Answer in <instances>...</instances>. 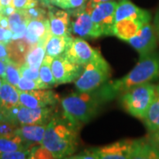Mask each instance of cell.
<instances>
[{"mask_svg": "<svg viewBox=\"0 0 159 159\" xmlns=\"http://www.w3.org/2000/svg\"><path fill=\"white\" fill-rule=\"evenodd\" d=\"M158 79L159 52L153 51L146 56L140 57L136 66L121 79L105 82L97 90L102 100L107 102L134 87Z\"/></svg>", "mask_w": 159, "mask_h": 159, "instance_id": "cell-1", "label": "cell"}, {"mask_svg": "<svg viewBox=\"0 0 159 159\" xmlns=\"http://www.w3.org/2000/svg\"><path fill=\"white\" fill-rule=\"evenodd\" d=\"M78 126L64 115L54 114L46 125L42 145L45 147L54 158L70 157L78 146Z\"/></svg>", "mask_w": 159, "mask_h": 159, "instance_id": "cell-2", "label": "cell"}, {"mask_svg": "<svg viewBox=\"0 0 159 159\" xmlns=\"http://www.w3.org/2000/svg\"><path fill=\"white\" fill-rule=\"evenodd\" d=\"M104 101L97 89L72 93L61 100L63 115L75 125L89 122L97 113Z\"/></svg>", "mask_w": 159, "mask_h": 159, "instance_id": "cell-3", "label": "cell"}, {"mask_svg": "<svg viewBox=\"0 0 159 159\" xmlns=\"http://www.w3.org/2000/svg\"><path fill=\"white\" fill-rule=\"evenodd\" d=\"M156 85L144 83L134 87L121 95V102L128 113L139 119H145L155 96Z\"/></svg>", "mask_w": 159, "mask_h": 159, "instance_id": "cell-4", "label": "cell"}, {"mask_svg": "<svg viewBox=\"0 0 159 159\" xmlns=\"http://www.w3.org/2000/svg\"><path fill=\"white\" fill-rule=\"evenodd\" d=\"M111 77V67L100 54L97 58L84 66L82 74L75 80L78 92H89L102 86Z\"/></svg>", "mask_w": 159, "mask_h": 159, "instance_id": "cell-5", "label": "cell"}, {"mask_svg": "<svg viewBox=\"0 0 159 159\" xmlns=\"http://www.w3.org/2000/svg\"><path fill=\"white\" fill-rule=\"evenodd\" d=\"M54 114V106L29 108L19 104L17 107L3 115L18 125H47Z\"/></svg>", "mask_w": 159, "mask_h": 159, "instance_id": "cell-6", "label": "cell"}, {"mask_svg": "<svg viewBox=\"0 0 159 159\" xmlns=\"http://www.w3.org/2000/svg\"><path fill=\"white\" fill-rule=\"evenodd\" d=\"M117 6L118 2L109 1L86 9L102 35H113L112 30L115 24V11Z\"/></svg>", "mask_w": 159, "mask_h": 159, "instance_id": "cell-7", "label": "cell"}, {"mask_svg": "<svg viewBox=\"0 0 159 159\" xmlns=\"http://www.w3.org/2000/svg\"><path fill=\"white\" fill-rule=\"evenodd\" d=\"M84 66L74 62L65 54L52 57L51 70L57 85L75 81L80 76Z\"/></svg>", "mask_w": 159, "mask_h": 159, "instance_id": "cell-8", "label": "cell"}, {"mask_svg": "<svg viewBox=\"0 0 159 159\" xmlns=\"http://www.w3.org/2000/svg\"><path fill=\"white\" fill-rule=\"evenodd\" d=\"M157 41V36L154 25L148 22L145 24L135 35L128 40L127 43L139 53L140 57H143L155 51Z\"/></svg>", "mask_w": 159, "mask_h": 159, "instance_id": "cell-9", "label": "cell"}, {"mask_svg": "<svg viewBox=\"0 0 159 159\" xmlns=\"http://www.w3.org/2000/svg\"><path fill=\"white\" fill-rule=\"evenodd\" d=\"M20 103L29 108H40L54 106L58 101V97L52 90L34 89L29 91L19 90Z\"/></svg>", "mask_w": 159, "mask_h": 159, "instance_id": "cell-10", "label": "cell"}, {"mask_svg": "<svg viewBox=\"0 0 159 159\" xmlns=\"http://www.w3.org/2000/svg\"><path fill=\"white\" fill-rule=\"evenodd\" d=\"M71 31L80 37L97 38L102 36L100 31L93 22L90 14L86 11L85 8H82V6L74 12V19L71 20Z\"/></svg>", "mask_w": 159, "mask_h": 159, "instance_id": "cell-11", "label": "cell"}, {"mask_svg": "<svg viewBox=\"0 0 159 159\" xmlns=\"http://www.w3.org/2000/svg\"><path fill=\"white\" fill-rule=\"evenodd\" d=\"M101 53L94 48H92L85 40L82 38H73L65 55L73 60L74 62L85 66L95 58H97Z\"/></svg>", "mask_w": 159, "mask_h": 159, "instance_id": "cell-12", "label": "cell"}, {"mask_svg": "<svg viewBox=\"0 0 159 159\" xmlns=\"http://www.w3.org/2000/svg\"><path fill=\"white\" fill-rule=\"evenodd\" d=\"M134 145V140H123L95 149L98 159H129L133 156Z\"/></svg>", "mask_w": 159, "mask_h": 159, "instance_id": "cell-13", "label": "cell"}, {"mask_svg": "<svg viewBox=\"0 0 159 159\" xmlns=\"http://www.w3.org/2000/svg\"><path fill=\"white\" fill-rule=\"evenodd\" d=\"M51 35L49 19H33L27 26L24 38L31 45L45 44Z\"/></svg>", "mask_w": 159, "mask_h": 159, "instance_id": "cell-14", "label": "cell"}, {"mask_svg": "<svg viewBox=\"0 0 159 159\" xmlns=\"http://www.w3.org/2000/svg\"><path fill=\"white\" fill-rule=\"evenodd\" d=\"M125 19L140 20L148 23L150 22L151 15L149 11L138 7L134 4H133L130 0H121L118 3L116 8L115 22Z\"/></svg>", "mask_w": 159, "mask_h": 159, "instance_id": "cell-15", "label": "cell"}, {"mask_svg": "<svg viewBox=\"0 0 159 159\" xmlns=\"http://www.w3.org/2000/svg\"><path fill=\"white\" fill-rule=\"evenodd\" d=\"M52 35H71V17L67 11L51 9L48 13Z\"/></svg>", "mask_w": 159, "mask_h": 159, "instance_id": "cell-16", "label": "cell"}, {"mask_svg": "<svg viewBox=\"0 0 159 159\" xmlns=\"http://www.w3.org/2000/svg\"><path fill=\"white\" fill-rule=\"evenodd\" d=\"M47 125H22L17 129V134L28 148L35 144H42Z\"/></svg>", "mask_w": 159, "mask_h": 159, "instance_id": "cell-17", "label": "cell"}, {"mask_svg": "<svg viewBox=\"0 0 159 159\" xmlns=\"http://www.w3.org/2000/svg\"><path fill=\"white\" fill-rule=\"evenodd\" d=\"M19 104L20 103L18 89L4 80L0 88V111L6 114Z\"/></svg>", "mask_w": 159, "mask_h": 159, "instance_id": "cell-18", "label": "cell"}, {"mask_svg": "<svg viewBox=\"0 0 159 159\" xmlns=\"http://www.w3.org/2000/svg\"><path fill=\"white\" fill-rule=\"evenodd\" d=\"M145 24H147V22L134 19H125L119 20L114 24L112 30L113 35L127 42L134 35H135Z\"/></svg>", "mask_w": 159, "mask_h": 159, "instance_id": "cell-19", "label": "cell"}, {"mask_svg": "<svg viewBox=\"0 0 159 159\" xmlns=\"http://www.w3.org/2000/svg\"><path fill=\"white\" fill-rule=\"evenodd\" d=\"M8 19V29L12 33V40L21 39L24 37L29 22L31 20L26 10H15Z\"/></svg>", "mask_w": 159, "mask_h": 159, "instance_id": "cell-20", "label": "cell"}, {"mask_svg": "<svg viewBox=\"0 0 159 159\" xmlns=\"http://www.w3.org/2000/svg\"><path fill=\"white\" fill-rule=\"evenodd\" d=\"M72 40L73 37L71 35L51 34L45 43L46 55L51 57H55L65 54Z\"/></svg>", "mask_w": 159, "mask_h": 159, "instance_id": "cell-21", "label": "cell"}, {"mask_svg": "<svg viewBox=\"0 0 159 159\" xmlns=\"http://www.w3.org/2000/svg\"><path fill=\"white\" fill-rule=\"evenodd\" d=\"M143 121L148 132L159 129V84L156 86L155 96Z\"/></svg>", "mask_w": 159, "mask_h": 159, "instance_id": "cell-22", "label": "cell"}, {"mask_svg": "<svg viewBox=\"0 0 159 159\" xmlns=\"http://www.w3.org/2000/svg\"><path fill=\"white\" fill-rule=\"evenodd\" d=\"M132 158L158 159L159 154L152 148V146L148 142L147 138H143L140 140H134V152Z\"/></svg>", "mask_w": 159, "mask_h": 159, "instance_id": "cell-23", "label": "cell"}, {"mask_svg": "<svg viewBox=\"0 0 159 159\" xmlns=\"http://www.w3.org/2000/svg\"><path fill=\"white\" fill-rule=\"evenodd\" d=\"M45 44L39 43L33 45L26 56L25 64L32 68L39 70L40 66L45 57Z\"/></svg>", "mask_w": 159, "mask_h": 159, "instance_id": "cell-24", "label": "cell"}, {"mask_svg": "<svg viewBox=\"0 0 159 159\" xmlns=\"http://www.w3.org/2000/svg\"><path fill=\"white\" fill-rule=\"evenodd\" d=\"M29 148L26 144L23 142L21 138L16 135L11 138L7 137H0V153H5L9 151L21 150Z\"/></svg>", "mask_w": 159, "mask_h": 159, "instance_id": "cell-25", "label": "cell"}, {"mask_svg": "<svg viewBox=\"0 0 159 159\" xmlns=\"http://www.w3.org/2000/svg\"><path fill=\"white\" fill-rule=\"evenodd\" d=\"M51 59L52 57L45 55V57L39 68L40 80L50 88L57 85L56 80L54 78V75L51 70Z\"/></svg>", "mask_w": 159, "mask_h": 159, "instance_id": "cell-26", "label": "cell"}, {"mask_svg": "<svg viewBox=\"0 0 159 159\" xmlns=\"http://www.w3.org/2000/svg\"><path fill=\"white\" fill-rule=\"evenodd\" d=\"M6 77L5 80H6L8 83L11 85L17 87L20 80L21 78V74L20 71V65L11 60L10 58L6 59Z\"/></svg>", "mask_w": 159, "mask_h": 159, "instance_id": "cell-27", "label": "cell"}, {"mask_svg": "<svg viewBox=\"0 0 159 159\" xmlns=\"http://www.w3.org/2000/svg\"><path fill=\"white\" fill-rule=\"evenodd\" d=\"M18 90L20 91H29L34 89H50V87L43 83L41 80H30L21 77L17 87Z\"/></svg>", "mask_w": 159, "mask_h": 159, "instance_id": "cell-28", "label": "cell"}, {"mask_svg": "<svg viewBox=\"0 0 159 159\" xmlns=\"http://www.w3.org/2000/svg\"><path fill=\"white\" fill-rule=\"evenodd\" d=\"M19 126L20 125L3 115V117L0 119V137L11 138L16 136Z\"/></svg>", "mask_w": 159, "mask_h": 159, "instance_id": "cell-29", "label": "cell"}, {"mask_svg": "<svg viewBox=\"0 0 159 159\" xmlns=\"http://www.w3.org/2000/svg\"><path fill=\"white\" fill-rule=\"evenodd\" d=\"M86 0H51V4L62 9H78L83 6Z\"/></svg>", "mask_w": 159, "mask_h": 159, "instance_id": "cell-30", "label": "cell"}, {"mask_svg": "<svg viewBox=\"0 0 159 159\" xmlns=\"http://www.w3.org/2000/svg\"><path fill=\"white\" fill-rule=\"evenodd\" d=\"M31 158V148L21 150L0 153V159H26Z\"/></svg>", "mask_w": 159, "mask_h": 159, "instance_id": "cell-31", "label": "cell"}, {"mask_svg": "<svg viewBox=\"0 0 159 159\" xmlns=\"http://www.w3.org/2000/svg\"><path fill=\"white\" fill-rule=\"evenodd\" d=\"M31 158H54L52 154L42 144L31 147Z\"/></svg>", "mask_w": 159, "mask_h": 159, "instance_id": "cell-32", "label": "cell"}, {"mask_svg": "<svg viewBox=\"0 0 159 159\" xmlns=\"http://www.w3.org/2000/svg\"><path fill=\"white\" fill-rule=\"evenodd\" d=\"M20 74L21 77L27 78V79L30 80H39V70L38 69L32 68L29 66L28 65H26L25 63L22 64L20 67Z\"/></svg>", "mask_w": 159, "mask_h": 159, "instance_id": "cell-33", "label": "cell"}, {"mask_svg": "<svg viewBox=\"0 0 159 159\" xmlns=\"http://www.w3.org/2000/svg\"><path fill=\"white\" fill-rule=\"evenodd\" d=\"M38 5V0H12L11 6L15 10H27Z\"/></svg>", "mask_w": 159, "mask_h": 159, "instance_id": "cell-34", "label": "cell"}, {"mask_svg": "<svg viewBox=\"0 0 159 159\" xmlns=\"http://www.w3.org/2000/svg\"><path fill=\"white\" fill-rule=\"evenodd\" d=\"M146 138L152 148L159 154V129L153 132H148V135Z\"/></svg>", "mask_w": 159, "mask_h": 159, "instance_id": "cell-35", "label": "cell"}, {"mask_svg": "<svg viewBox=\"0 0 159 159\" xmlns=\"http://www.w3.org/2000/svg\"><path fill=\"white\" fill-rule=\"evenodd\" d=\"M70 158L76 159H98L97 158L96 149L95 148H89L85 149L79 154L75 155L74 157H70Z\"/></svg>", "mask_w": 159, "mask_h": 159, "instance_id": "cell-36", "label": "cell"}, {"mask_svg": "<svg viewBox=\"0 0 159 159\" xmlns=\"http://www.w3.org/2000/svg\"><path fill=\"white\" fill-rule=\"evenodd\" d=\"M12 41V33L9 29L0 26V42L8 43Z\"/></svg>", "mask_w": 159, "mask_h": 159, "instance_id": "cell-37", "label": "cell"}, {"mask_svg": "<svg viewBox=\"0 0 159 159\" xmlns=\"http://www.w3.org/2000/svg\"><path fill=\"white\" fill-rule=\"evenodd\" d=\"M8 57V49L7 44L0 42V59H7Z\"/></svg>", "mask_w": 159, "mask_h": 159, "instance_id": "cell-38", "label": "cell"}, {"mask_svg": "<svg viewBox=\"0 0 159 159\" xmlns=\"http://www.w3.org/2000/svg\"><path fill=\"white\" fill-rule=\"evenodd\" d=\"M154 28H155V31L157 36V40L159 41V6L154 18Z\"/></svg>", "mask_w": 159, "mask_h": 159, "instance_id": "cell-39", "label": "cell"}, {"mask_svg": "<svg viewBox=\"0 0 159 159\" xmlns=\"http://www.w3.org/2000/svg\"><path fill=\"white\" fill-rule=\"evenodd\" d=\"M109 1H112V0H89L87 6L85 7V9H89L90 7L94 6L95 5L100 4V3H104V2H109Z\"/></svg>", "mask_w": 159, "mask_h": 159, "instance_id": "cell-40", "label": "cell"}, {"mask_svg": "<svg viewBox=\"0 0 159 159\" xmlns=\"http://www.w3.org/2000/svg\"><path fill=\"white\" fill-rule=\"evenodd\" d=\"M11 1L12 0H0V4L2 6V8H6L11 6Z\"/></svg>", "mask_w": 159, "mask_h": 159, "instance_id": "cell-41", "label": "cell"}, {"mask_svg": "<svg viewBox=\"0 0 159 159\" xmlns=\"http://www.w3.org/2000/svg\"><path fill=\"white\" fill-rule=\"evenodd\" d=\"M42 2L44 4V5H50V0H42Z\"/></svg>", "mask_w": 159, "mask_h": 159, "instance_id": "cell-42", "label": "cell"}, {"mask_svg": "<svg viewBox=\"0 0 159 159\" xmlns=\"http://www.w3.org/2000/svg\"><path fill=\"white\" fill-rule=\"evenodd\" d=\"M3 81H4V80L2 79V77L0 76V88H1V86L3 84Z\"/></svg>", "mask_w": 159, "mask_h": 159, "instance_id": "cell-43", "label": "cell"}, {"mask_svg": "<svg viewBox=\"0 0 159 159\" xmlns=\"http://www.w3.org/2000/svg\"><path fill=\"white\" fill-rule=\"evenodd\" d=\"M2 16V6H1V4H0V17Z\"/></svg>", "mask_w": 159, "mask_h": 159, "instance_id": "cell-44", "label": "cell"}, {"mask_svg": "<svg viewBox=\"0 0 159 159\" xmlns=\"http://www.w3.org/2000/svg\"><path fill=\"white\" fill-rule=\"evenodd\" d=\"M2 117H3V113H2V112H1V111H0V119H1V118H2Z\"/></svg>", "mask_w": 159, "mask_h": 159, "instance_id": "cell-45", "label": "cell"}, {"mask_svg": "<svg viewBox=\"0 0 159 159\" xmlns=\"http://www.w3.org/2000/svg\"><path fill=\"white\" fill-rule=\"evenodd\" d=\"M50 3H51V0H50Z\"/></svg>", "mask_w": 159, "mask_h": 159, "instance_id": "cell-46", "label": "cell"}, {"mask_svg": "<svg viewBox=\"0 0 159 159\" xmlns=\"http://www.w3.org/2000/svg\"><path fill=\"white\" fill-rule=\"evenodd\" d=\"M1 17H2V16H1ZM1 17H0V19H1Z\"/></svg>", "mask_w": 159, "mask_h": 159, "instance_id": "cell-47", "label": "cell"}]
</instances>
